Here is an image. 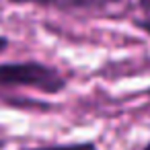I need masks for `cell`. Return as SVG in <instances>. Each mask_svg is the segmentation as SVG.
<instances>
[{
	"label": "cell",
	"instance_id": "cell-3",
	"mask_svg": "<svg viewBox=\"0 0 150 150\" xmlns=\"http://www.w3.org/2000/svg\"><path fill=\"white\" fill-rule=\"evenodd\" d=\"M25 150H97L93 142H78V144H60V146H37Z\"/></svg>",
	"mask_w": 150,
	"mask_h": 150
},
{
	"label": "cell",
	"instance_id": "cell-6",
	"mask_svg": "<svg viewBox=\"0 0 150 150\" xmlns=\"http://www.w3.org/2000/svg\"><path fill=\"white\" fill-rule=\"evenodd\" d=\"M6 45H8V39H6V37H2V35H0V54H2V52L6 50Z\"/></svg>",
	"mask_w": 150,
	"mask_h": 150
},
{
	"label": "cell",
	"instance_id": "cell-5",
	"mask_svg": "<svg viewBox=\"0 0 150 150\" xmlns=\"http://www.w3.org/2000/svg\"><path fill=\"white\" fill-rule=\"evenodd\" d=\"M140 8H142L146 15H150V0H140Z\"/></svg>",
	"mask_w": 150,
	"mask_h": 150
},
{
	"label": "cell",
	"instance_id": "cell-8",
	"mask_svg": "<svg viewBox=\"0 0 150 150\" xmlns=\"http://www.w3.org/2000/svg\"><path fill=\"white\" fill-rule=\"evenodd\" d=\"M148 95H150V88H148Z\"/></svg>",
	"mask_w": 150,
	"mask_h": 150
},
{
	"label": "cell",
	"instance_id": "cell-7",
	"mask_svg": "<svg viewBox=\"0 0 150 150\" xmlns=\"http://www.w3.org/2000/svg\"><path fill=\"white\" fill-rule=\"evenodd\" d=\"M144 150H150V144H148V146H146V148H144Z\"/></svg>",
	"mask_w": 150,
	"mask_h": 150
},
{
	"label": "cell",
	"instance_id": "cell-2",
	"mask_svg": "<svg viewBox=\"0 0 150 150\" xmlns=\"http://www.w3.org/2000/svg\"><path fill=\"white\" fill-rule=\"evenodd\" d=\"M15 4H39V6H54L66 13L72 11H84V13H99L105 11L119 0H11Z\"/></svg>",
	"mask_w": 150,
	"mask_h": 150
},
{
	"label": "cell",
	"instance_id": "cell-1",
	"mask_svg": "<svg viewBox=\"0 0 150 150\" xmlns=\"http://www.w3.org/2000/svg\"><path fill=\"white\" fill-rule=\"evenodd\" d=\"M0 86H27L45 95H56L66 88V78L41 62L0 64Z\"/></svg>",
	"mask_w": 150,
	"mask_h": 150
},
{
	"label": "cell",
	"instance_id": "cell-4",
	"mask_svg": "<svg viewBox=\"0 0 150 150\" xmlns=\"http://www.w3.org/2000/svg\"><path fill=\"white\" fill-rule=\"evenodd\" d=\"M134 25H136L138 29H142L144 33H148V35H150V15H146L144 19H136V21H134Z\"/></svg>",
	"mask_w": 150,
	"mask_h": 150
}]
</instances>
